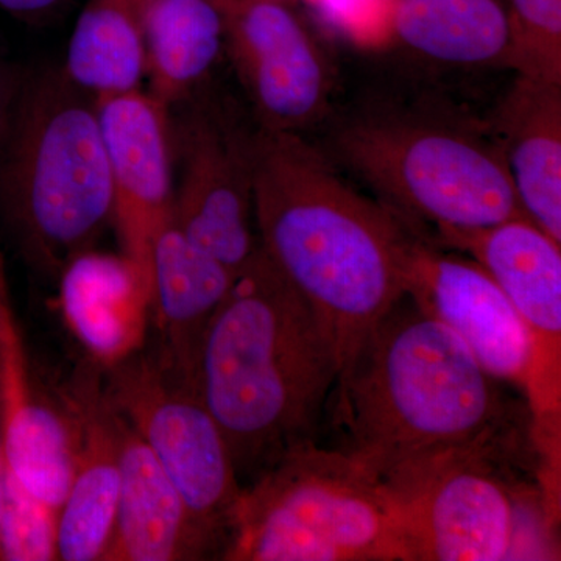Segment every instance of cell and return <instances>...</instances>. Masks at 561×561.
<instances>
[{"label": "cell", "mask_w": 561, "mask_h": 561, "mask_svg": "<svg viewBox=\"0 0 561 561\" xmlns=\"http://www.w3.org/2000/svg\"><path fill=\"white\" fill-rule=\"evenodd\" d=\"M504 387L404 294L339 371L330 448L382 481L451 449L531 440L529 409Z\"/></svg>", "instance_id": "obj_1"}, {"label": "cell", "mask_w": 561, "mask_h": 561, "mask_svg": "<svg viewBox=\"0 0 561 561\" xmlns=\"http://www.w3.org/2000/svg\"><path fill=\"white\" fill-rule=\"evenodd\" d=\"M251 168L261 249L311 308L341 371L404 297L413 228L354 191L302 135L257 128Z\"/></svg>", "instance_id": "obj_2"}, {"label": "cell", "mask_w": 561, "mask_h": 561, "mask_svg": "<svg viewBox=\"0 0 561 561\" xmlns=\"http://www.w3.org/2000/svg\"><path fill=\"white\" fill-rule=\"evenodd\" d=\"M337 375L319 320L260 249L214 313L191 382L219 424L239 481L319 442Z\"/></svg>", "instance_id": "obj_3"}, {"label": "cell", "mask_w": 561, "mask_h": 561, "mask_svg": "<svg viewBox=\"0 0 561 561\" xmlns=\"http://www.w3.org/2000/svg\"><path fill=\"white\" fill-rule=\"evenodd\" d=\"M0 208L25 254L58 275L113 225L95 99L61 69L22 79L0 149Z\"/></svg>", "instance_id": "obj_4"}, {"label": "cell", "mask_w": 561, "mask_h": 561, "mask_svg": "<svg viewBox=\"0 0 561 561\" xmlns=\"http://www.w3.org/2000/svg\"><path fill=\"white\" fill-rule=\"evenodd\" d=\"M225 561H412L387 486L317 443L284 454L242 485Z\"/></svg>", "instance_id": "obj_5"}, {"label": "cell", "mask_w": 561, "mask_h": 561, "mask_svg": "<svg viewBox=\"0 0 561 561\" xmlns=\"http://www.w3.org/2000/svg\"><path fill=\"white\" fill-rule=\"evenodd\" d=\"M531 440L451 449L382 479L404 524L412 561L556 559L560 508L538 479Z\"/></svg>", "instance_id": "obj_6"}, {"label": "cell", "mask_w": 561, "mask_h": 561, "mask_svg": "<svg viewBox=\"0 0 561 561\" xmlns=\"http://www.w3.org/2000/svg\"><path fill=\"white\" fill-rule=\"evenodd\" d=\"M332 144L412 227L472 230L524 217L500 144L463 117L379 111L345 122Z\"/></svg>", "instance_id": "obj_7"}, {"label": "cell", "mask_w": 561, "mask_h": 561, "mask_svg": "<svg viewBox=\"0 0 561 561\" xmlns=\"http://www.w3.org/2000/svg\"><path fill=\"white\" fill-rule=\"evenodd\" d=\"M103 397L149 446L219 559L242 485L219 424L198 394L138 351L111 367Z\"/></svg>", "instance_id": "obj_8"}, {"label": "cell", "mask_w": 561, "mask_h": 561, "mask_svg": "<svg viewBox=\"0 0 561 561\" xmlns=\"http://www.w3.org/2000/svg\"><path fill=\"white\" fill-rule=\"evenodd\" d=\"M430 238L481 265L526 324L535 353L534 390L527 400L531 440L542 460L559 465L561 243L526 217L472 230H438Z\"/></svg>", "instance_id": "obj_9"}, {"label": "cell", "mask_w": 561, "mask_h": 561, "mask_svg": "<svg viewBox=\"0 0 561 561\" xmlns=\"http://www.w3.org/2000/svg\"><path fill=\"white\" fill-rule=\"evenodd\" d=\"M253 135L203 106L173 121L180 168L172 224L236 275L261 249L254 232Z\"/></svg>", "instance_id": "obj_10"}, {"label": "cell", "mask_w": 561, "mask_h": 561, "mask_svg": "<svg viewBox=\"0 0 561 561\" xmlns=\"http://www.w3.org/2000/svg\"><path fill=\"white\" fill-rule=\"evenodd\" d=\"M225 49L260 130L302 135L327 117L330 62L287 0H228Z\"/></svg>", "instance_id": "obj_11"}, {"label": "cell", "mask_w": 561, "mask_h": 561, "mask_svg": "<svg viewBox=\"0 0 561 561\" xmlns=\"http://www.w3.org/2000/svg\"><path fill=\"white\" fill-rule=\"evenodd\" d=\"M404 294L451 330L493 378L513 387L527 404L534 390V343L522 317L481 265L446 253L413 228Z\"/></svg>", "instance_id": "obj_12"}, {"label": "cell", "mask_w": 561, "mask_h": 561, "mask_svg": "<svg viewBox=\"0 0 561 561\" xmlns=\"http://www.w3.org/2000/svg\"><path fill=\"white\" fill-rule=\"evenodd\" d=\"M122 254L150 290L154 239L172 219L175 140L171 108L149 91L95 99Z\"/></svg>", "instance_id": "obj_13"}, {"label": "cell", "mask_w": 561, "mask_h": 561, "mask_svg": "<svg viewBox=\"0 0 561 561\" xmlns=\"http://www.w3.org/2000/svg\"><path fill=\"white\" fill-rule=\"evenodd\" d=\"M0 445L14 478L61 508L76 461V424L33 383L5 279L0 283Z\"/></svg>", "instance_id": "obj_14"}, {"label": "cell", "mask_w": 561, "mask_h": 561, "mask_svg": "<svg viewBox=\"0 0 561 561\" xmlns=\"http://www.w3.org/2000/svg\"><path fill=\"white\" fill-rule=\"evenodd\" d=\"M117 415V413H116ZM121 490L105 561H184L216 556L149 446L121 415Z\"/></svg>", "instance_id": "obj_15"}, {"label": "cell", "mask_w": 561, "mask_h": 561, "mask_svg": "<svg viewBox=\"0 0 561 561\" xmlns=\"http://www.w3.org/2000/svg\"><path fill=\"white\" fill-rule=\"evenodd\" d=\"M236 273L198 249L169 221L150 254V316L160 337L157 360L191 387L203 337Z\"/></svg>", "instance_id": "obj_16"}, {"label": "cell", "mask_w": 561, "mask_h": 561, "mask_svg": "<svg viewBox=\"0 0 561 561\" xmlns=\"http://www.w3.org/2000/svg\"><path fill=\"white\" fill-rule=\"evenodd\" d=\"M72 409L76 461L58 518V559L105 561L121 490L117 415L90 379L73 391Z\"/></svg>", "instance_id": "obj_17"}, {"label": "cell", "mask_w": 561, "mask_h": 561, "mask_svg": "<svg viewBox=\"0 0 561 561\" xmlns=\"http://www.w3.org/2000/svg\"><path fill=\"white\" fill-rule=\"evenodd\" d=\"M62 316L92 359L111 368L138 353L150 316V290L124 254L94 249L60 272Z\"/></svg>", "instance_id": "obj_18"}, {"label": "cell", "mask_w": 561, "mask_h": 561, "mask_svg": "<svg viewBox=\"0 0 561 561\" xmlns=\"http://www.w3.org/2000/svg\"><path fill=\"white\" fill-rule=\"evenodd\" d=\"M493 128L524 217L561 243V84L516 77Z\"/></svg>", "instance_id": "obj_19"}, {"label": "cell", "mask_w": 561, "mask_h": 561, "mask_svg": "<svg viewBox=\"0 0 561 561\" xmlns=\"http://www.w3.org/2000/svg\"><path fill=\"white\" fill-rule=\"evenodd\" d=\"M149 92L169 108L191 101L225 49L228 0H131Z\"/></svg>", "instance_id": "obj_20"}, {"label": "cell", "mask_w": 561, "mask_h": 561, "mask_svg": "<svg viewBox=\"0 0 561 561\" xmlns=\"http://www.w3.org/2000/svg\"><path fill=\"white\" fill-rule=\"evenodd\" d=\"M390 36L445 68H505L507 13L501 0H397Z\"/></svg>", "instance_id": "obj_21"}, {"label": "cell", "mask_w": 561, "mask_h": 561, "mask_svg": "<svg viewBox=\"0 0 561 561\" xmlns=\"http://www.w3.org/2000/svg\"><path fill=\"white\" fill-rule=\"evenodd\" d=\"M60 69L92 99L142 90L146 44L131 0H88Z\"/></svg>", "instance_id": "obj_22"}, {"label": "cell", "mask_w": 561, "mask_h": 561, "mask_svg": "<svg viewBox=\"0 0 561 561\" xmlns=\"http://www.w3.org/2000/svg\"><path fill=\"white\" fill-rule=\"evenodd\" d=\"M505 68L516 77L561 84V0H507Z\"/></svg>", "instance_id": "obj_23"}, {"label": "cell", "mask_w": 561, "mask_h": 561, "mask_svg": "<svg viewBox=\"0 0 561 561\" xmlns=\"http://www.w3.org/2000/svg\"><path fill=\"white\" fill-rule=\"evenodd\" d=\"M60 508L39 500L7 468L0 507V561L58 559Z\"/></svg>", "instance_id": "obj_24"}, {"label": "cell", "mask_w": 561, "mask_h": 561, "mask_svg": "<svg viewBox=\"0 0 561 561\" xmlns=\"http://www.w3.org/2000/svg\"><path fill=\"white\" fill-rule=\"evenodd\" d=\"M332 27L356 39L390 36L397 0H308Z\"/></svg>", "instance_id": "obj_25"}, {"label": "cell", "mask_w": 561, "mask_h": 561, "mask_svg": "<svg viewBox=\"0 0 561 561\" xmlns=\"http://www.w3.org/2000/svg\"><path fill=\"white\" fill-rule=\"evenodd\" d=\"M70 0H0V11L28 24H47L60 16Z\"/></svg>", "instance_id": "obj_26"}, {"label": "cell", "mask_w": 561, "mask_h": 561, "mask_svg": "<svg viewBox=\"0 0 561 561\" xmlns=\"http://www.w3.org/2000/svg\"><path fill=\"white\" fill-rule=\"evenodd\" d=\"M22 80L14 76L5 61L0 57V149L9 135L18 98H20Z\"/></svg>", "instance_id": "obj_27"}, {"label": "cell", "mask_w": 561, "mask_h": 561, "mask_svg": "<svg viewBox=\"0 0 561 561\" xmlns=\"http://www.w3.org/2000/svg\"><path fill=\"white\" fill-rule=\"evenodd\" d=\"M3 476H5V460H3L2 445H0V507H2Z\"/></svg>", "instance_id": "obj_28"}, {"label": "cell", "mask_w": 561, "mask_h": 561, "mask_svg": "<svg viewBox=\"0 0 561 561\" xmlns=\"http://www.w3.org/2000/svg\"><path fill=\"white\" fill-rule=\"evenodd\" d=\"M3 280V275H2V271H0V283H2Z\"/></svg>", "instance_id": "obj_29"}]
</instances>
